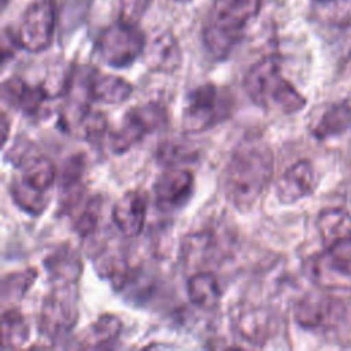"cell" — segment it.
Listing matches in <instances>:
<instances>
[{"label": "cell", "mask_w": 351, "mask_h": 351, "mask_svg": "<svg viewBox=\"0 0 351 351\" xmlns=\"http://www.w3.org/2000/svg\"><path fill=\"white\" fill-rule=\"evenodd\" d=\"M274 173L270 147L255 137L245 138L233 149L222 176L226 200L239 211H247L258 202Z\"/></svg>", "instance_id": "obj_1"}, {"label": "cell", "mask_w": 351, "mask_h": 351, "mask_svg": "<svg viewBox=\"0 0 351 351\" xmlns=\"http://www.w3.org/2000/svg\"><path fill=\"white\" fill-rule=\"evenodd\" d=\"M243 85L250 100L265 110L293 114L306 106V97L282 75L276 56L254 63L245 73Z\"/></svg>", "instance_id": "obj_2"}, {"label": "cell", "mask_w": 351, "mask_h": 351, "mask_svg": "<svg viewBox=\"0 0 351 351\" xmlns=\"http://www.w3.org/2000/svg\"><path fill=\"white\" fill-rule=\"evenodd\" d=\"M263 0H214L208 22L203 29L207 52L225 59L240 41L245 26L259 14Z\"/></svg>", "instance_id": "obj_3"}, {"label": "cell", "mask_w": 351, "mask_h": 351, "mask_svg": "<svg viewBox=\"0 0 351 351\" xmlns=\"http://www.w3.org/2000/svg\"><path fill=\"white\" fill-rule=\"evenodd\" d=\"M19 165L21 174L10 184L11 197L21 210L38 215L49 204L48 192L56 180L55 165L47 156H25Z\"/></svg>", "instance_id": "obj_4"}, {"label": "cell", "mask_w": 351, "mask_h": 351, "mask_svg": "<svg viewBox=\"0 0 351 351\" xmlns=\"http://www.w3.org/2000/svg\"><path fill=\"white\" fill-rule=\"evenodd\" d=\"M169 115L165 106L156 101L137 104L129 108L121 123L108 133V148L119 155L141 143L147 136L163 129Z\"/></svg>", "instance_id": "obj_5"}, {"label": "cell", "mask_w": 351, "mask_h": 351, "mask_svg": "<svg viewBox=\"0 0 351 351\" xmlns=\"http://www.w3.org/2000/svg\"><path fill=\"white\" fill-rule=\"evenodd\" d=\"M145 49V37L138 25L118 19L104 27L96 40L100 59L115 69L134 63Z\"/></svg>", "instance_id": "obj_6"}, {"label": "cell", "mask_w": 351, "mask_h": 351, "mask_svg": "<svg viewBox=\"0 0 351 351\" xmlns=\"http://www.w3.org/2000/svg\"><path fill=\"white\" fill-rule=\"evenodd\" d=\"M230 99L211 84H203L192 89L182 110V129L188 133H200L228 118Z\"/></svg>", "instance_id": "obj_7"}, {"label": "cell", "mask_w": 351, "mask_h": 351, "mask_svg": "<svg viewBox=\"0 0 351 351\" xmlns=\"http://www.w3.org/2000/svg\"><path fill=\"white\" fill-rule=\"evenodd\" d=\"M78 319V289L77 282L52 284L45 296L40 315L38 328L49 339H59L67 335Z\"/></svg>", "instance_id": "obj_8"}, {"label": "cell", "mask_w": 351, "mask_h": 351, "mask_svg": "<svg viewBox=\"0 0 351 351\" xmlns=\"http://www.w3.org/2000/svg\"><path fill=\"white\" fill-rule=\"evenodd\" d=\"M306 276L326 289L351 287V240L325 247L304 262Z\"/></svg>", "instance_id": "obj_9"}, {"label": "cell", "mask_w": 351, "mask_h": 351, "mask_svg": "<svg viewBox=\"0 0 351 351\" xmlns=\"http://www.w3.org/2000/svg\"><path fill=\"white\" fill-rule=\"evenodd\" d=\"M55 26V0H33L25 10L15 32L19 47L34 53L47 49L53 40Z\"/></svg>", "instance_id": "obj_10"}, {"label": "cell", "mask_w": 351, "mask_h": 351, "mask_svg": "<svg viewBox=\"0 0 351 351\" xmlns=\"http://www.w3.org/2000/svg\"><path fill=\"white\" fill-rule=\"evenodd\" d=\"M347 306L341 298L325 292L306 295L295 306V321L306 329H329L346 315Z\"/></svg>", "instance_id": "obj_11"}, {"label": "cell", "mask_w": 351, "mask_h": 351, "mask_svg": "<svg viewBox=\"0 0 351 351\" xmlns=\"http://www.w3.org/2000/svg\"><path fill=\"white\" fill-rule=\"evenodd\" d=\"M195 189V177L191 170L174 166L166 167L154 184L155 204L160 211L171 213L182 208Z\"/></svg>", "instance_id": "obj_12"}, {"label": "cell", "mask_w": 351, "mask_h": 351, "mask_svg": "<svg viewBox=\"0 0 351 351\" xmlns=\"http://www.w3.org/2000/svg\"><path fill=\"white\" fill-rule=\"evenodd\" d=\"M318 185V174L313 163L302 159L289 166L276 184V193L282 204H292L310 196Z\"/></svg>", "instance_id": "obj_13"}, {"label": "cell", "mask_w": 351, "mask_h": 351, "mask_svg": "<svg viewBox=\"0 0 351 351\" xmlns=\"http://www.w3.org/2000/svg\"><path fill=\"white\" fill-rule=\"evenodd\" d=\"M1 99L10 107L22 111L27 117H37L52 95L44 85H30L19 77H11L1 85Z\"/></svg>", "instance_id": "obj_14"}, {"label": "cell", "mask_w": 351, "mask_h": 351, "mask_svg": "<svg viewBox=\"0 0 351 351\" xmlns=\"http://www.w3.org/2000/svg\"><path fill=\"white\" fill-rule=\"evenodd\" d=\"M148 197L141 189L125 192L114 204L111 217L118 230L126 237L138 236L145 225Z\"/></svg>", "instance_id": "obj_15"}, {"label": "cell", "mask_w": 351, "mask_h": 351, "mask_svg": "<svg viewBox=\"0 0 351 351\" xmlns=\"http://www.w3.org/2000/svg\"><path fill=\"white\" fill-rule=\"evenodd\" d=\"M86 93L103 104H121L133 93V85L119 75L93 71L86 77Z\"/></svg>", "instance_id": "obj_16"}, {"label": "cell", "mask_w": 351, "mask_h": 351, "mask_svg": "<svg viewBox=\"0 0 351 351\" xmlns=\"http://www.w3.org/2000/svg\"><path fill=\"white\" fill-rule=\"evenodd\" d=\"M122 332V322L114 314H101L92 324L85 326L75 339L80 348H108Z\"/></svg>", "instance_id": "obj_17"}, {"label": "cell", "mask_w": 351, "mask_h": 351, "mask_svg": "<svg viewBox=\"0 0 351 351\" xmlns=\"http://www.w3.org/2000/svg\"><path fill=\"white\" fill-rule=\"evenodd\" d=\"M86 171V160L81 154L70 156L63 166L60 174V206L69 211L78 206L84 195V176Z\"/></svg>", "instance_id": "obj_18"}, {"label": "cell", "mask_w": 351, "mask_h": 351, "mask_svg": "<svg viewBox=\"0 0 351 351\" xmlns=\"http://www.w3.org/2000/svg\"><path fill=\"white\" fill-rule=\"evenodd\" d=\"M317 230L325 247L351 240V213L341 207L326 208L317 217Z\"/></svg>", "instance_id": "obj_19"}, {"label": "cell", "mask_w": 351, "mask_h": 351, "mask_svg": "<svg viewBox=\"0 0 351 351\" xmlns=\"http://www.w3.org/2000/svg\"><path fill=\"white\" fill-rule=\"evenodd\" d=\"M188 298L193 306L202 310L215 308L222 298L219 281L210 271H197L188 278Z\"/></svg>", "instance_id": "obj_20"}, {"label": "cell", "mask_w": 351, "mask_h": 351, "mask_svg": "<svg viewBox=\"0 0 351 351\" xmlns=\"http://www.w3.org/2000/svg\"><path fill=\"white\" fill-rule=\"evenodd\" d=\"M44 265L49 273L52 284L77 282L82 270L80 255L69 245H62L60 248L55 250L44 261Z\"/></svg>", "instance_id": "obj_21"}, {"label": "cell", "mask_w": 351, "mask_h": 351, "mask_svg": "<svg viewBox=\"0 0 351 351\" xmlns=\"http://www.w3.org/2000/svg\"><path fill=\"white\" fill-rule=\"evenodd\" d=\"M270 315L265 308L250 307L237 319L236 330L243 341L252 347H261L270 333Z\"/></svg>", "instance_id": "obj_22"}, {"label": "cell", "mask_w": 351, "mask_h": 351, "mask_svg": "<svg viewBox=\"0 0 351 351\" xmlns=\"http://www.w3.org/2000/svg\"><path fill=\"white\" fill-rule=\"evenodd\" d=\"M149 67L155 71L171 73L181 64V49L171 33L158 36L151 44L147 55Z\"/></svg>", "instance_id": "obj_23"}, {"label": "cell", "mask_w": 351, "mask_h": 351, "mask_svg": "<svg viewBox=\"0 0 351 351\" xmlns=\"http://www.w3.org/2000/svg\"><path fill=\"white\" fill-rule=\"evenodd\" d=\"M351 126V104L340 101L330 106L313 128V134L317 138H328L339 136Z\"/></svg>", "instance_id": "obj_24"}, {"label": "cell", "mask_w": 351, "mask_h": 351, "mask_svg": "<svg viewBox=\"0 0 351 351\" xmlns=\"http://www.w3.org/2000/svg\"><path fill=\"white\" fill-rule=\"evenodd\" d=\"M29 325L23 314L15 307H7L1 314L3 348H21L29 339Z\"/></svg>", "instance_id": "obj_25"}, {"label": "cell", "mask_w": 351, "mask_h": 351, "mask_svg": "<svg viewBox=\"0 0 351 351\" xmlns=\"http://www.w3.org/2000/svg\"><path fill=\"white\" fill-rule=\"evenodd\" d=\"M154 155L160 165L174 167L193 162L197 158V151L184 141L165 140L156 147Z\"/></svg>", "instance_id": "obj_26"}, {"label": "cell", "mask_w": 351, "mask_h": 351, "mask_svg": "<svg viewBox=\"0 0 351 351\" xmlns=\"http://www.w3.org/2000/svg\"><path fill=\"white\" fill-rule=\"evenodd\" d=\"M38 271L34 267H29L25 270L8 273L3 278V287H1V296L3 303L7 300L14 302L23 298V295L30 289V287L37 280Z\"/></svg>", "instance_id": "obj_27"}, {"label": "cell", "mask_w": 351, "mask_h": 351, "mask_svg": "<svg viewBox=\"0 0 351 351\" xmlns=\"http://www.w3.org/2000/svg\"><path fill=\"white\" fill-rule=\"evenodd\" d=\"M103 210V199L99 195L90 196L77 213L73 222L74 232L81 237L90 236L99 226Z\"/></svg>", "instance_id": "obj_28"}, {"label": "cell", "mask_w": 351, "mask_h": 351, "mask_svg": "<svg viewBox=\"0 0 351 351\" xmlns=\"http://www.w3.org/2000/svg\"><path fill=\"white\" fill-rule=\"evenodd\" d=\"M185 259L193 261V266H202L204 261H210L214 251L213 237L207 232H200L188 237L185 243Z\"/></svg>", "instance_id": "obj_29"}, {"label": "cell", "mask_w": 351, "mask_h": 351, "mask_svg": "<svg viewBox=\"0 0 351 351\" xmlns=\"http://www.w3.org/2000/svg\"><path fill=\"white\" fill-rule=\"evenodd\" d=\"M151 0H119V19L138 25Z\"/></svg>", "instance_id": "obj_30"}, {"label": "cell", "mask_w": 351, "mask_h": 351, "mask_svg": "<svg viewBox=\"0 0 351 351\" xmlns=\"http://www.w3.org/2000/svg\"><path fill=\"white\" fill-rule=\"evenodd\" d=\"M10 119L7 114L3 111L1 112V132H3V144L7 143V136H8V128H10Z\"/></svg>", "instance_id": "obj_31"}, {"label": "cell", "mask_w": 351, "mask_h": 351, "mask_svg": "<svg viewBox=\"0 0 351 351\" xmlns=\"http://www.w3.org/2000/svg\"><path fill=\"white\" fill-rule=\"evenodd\" d=\"M8 3H10V0H1V5H3V8H5Z\"/></svg>", "instance_id": "obj_32"}, {"label": "cell", "mask_w": 351, "mask_h": 351, "mask_svg": "<svg viewBox=\"0 0 351 351\" xmlns=\"http://www.w3.org/2000/svg\"><path fill=\"white\" fill-rule=\"evenodd\" d=\"M174 1H178V3H186V1H191V0H174Z\"/></svg>", "instance_id": "obj_33"}, {"label": "cell", "mask_w": 351, "mask_h": 351, "mask_svg": "<svg viewBox=\"0 0 351 351\" xmlns=\"http://www.w3.org/2000/svg\"><path fill=\"white\" fill-rule=\"evenodd\" d=\"M318 1H321V3H328V1H333V0H318Z\"/></svg>", "instance_id": "obj_34"}]
</instances>
